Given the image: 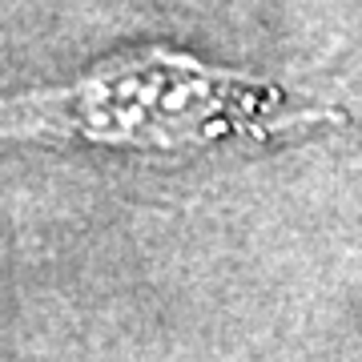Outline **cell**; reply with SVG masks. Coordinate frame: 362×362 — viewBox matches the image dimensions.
I'll use <instances>...</instances> for the list:
<instances>
[{"label": "cell", "mask_w": 362, "mask_h": 362, "mask_svg": "<svg viewBox=\"0 0 362 362\" xmlns=\"http://www.w3.org/2000/svg\"><path fill=\"white\" fill-rule=\"evenodd\" d=\"M334 121L326 109H286L278 85L233 69L202 65L161 45L121 52L73 85L8 101V129L21 137L73 133L101 145L194 149L221 133H270Z\"/></svg>", "instance_id": "obj_1"}]
</instances>
